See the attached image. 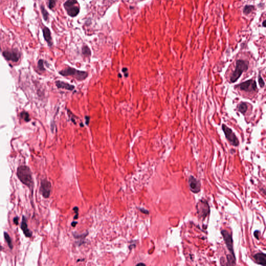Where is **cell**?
Here are the masks:
<instances>
[{
  "label": "cell",
  "mask_w": 266,
  "mask_h": 266,
  "mask_svg": "<svg viewBox=\"0 0 266 266\" xmlns=\"http://www.w3.org/2000/svg\"><path fill=\"white\" fill-rule=\"evenodd\" d=\"M60 75L63 77H71L78 81H82L88 77V73L86 71L79 70L74 68L68 67L59 72Z\"/></svg>",
  "instance_id": "cell-1"
},
{
  "label": "cell",
  "mask_w": 266,
  "mask_h": 266,
  "mask_svg": "<svg viewBox=\"0 0 266 266\" xmlns=\"http://www.w3.org/2000/svg\"><path fill=\"white\" fill-rule=\"evenodd\" d=\"M140 210H141V211L142 212V213H145V211H148L147 210H145V209H140ZM146 214V213H145Z\"/></svg>",
  "instance_id": "cell-32"
},
{
  "label": "cell",
  "mask_w": 266,
  "mask_h": 266,
  "mask_svg": "<svg viewBox=\"0 0 266 266\" xmlns=\"http://www.w3.org/2000/svg\"><path fill=\"white\" fill-rule=\"evenodd\" d=\"M128 68H123L122 69V72L124 73V75H125V77H128Z\"/></svg>",
  "instance_id": "cell-27"
},
{
  "label": "cell",
  "mask_w": 266,
  "mask_h": 266,
  "mask_svg": "<svg viewBox=\"0 0 266 266\" xmlns=\"http://www.w3.org/2000/svg\"><path fill=\"white\" fill-rule=\"evenodd\" d=\"M254 259L257 264L265 266L266 265V255L264 253H257L254 256Z\"/></svg>",
  "instance_id": "cell-13"
},
{
  "label": "cell",
  "mask_w": 266,
  "mask_h": 266,
  "mask_svg": "<svg viewBox=\"0 0 266 266\" xmlns=\"http://www.w3.org/2000/svg\"><path fill=\"white\" fill-rule=\"evenodd\" d=\"M38 67L41 70H45L44 68V65H43V60H40L38 62Z\"/></svg>",
  "instance_id": "cell-24"
},
{
  "label": "cell",
  "mask_w": 266,
  "mask_h": 266,
  "mask_svg": "<svg viewBox=\"0 0 266 266\" xmlns=\"http://www.w3.org/2000/svg\"><path fill=\"white\" fill-rule=\"evenodd\" d=\"M78 210H79V209H78V207H75V208L73 209V211H75V213L77 214V215H75V217L74 218V219H77V218H78Z\"/></svg>",
  "instance_id": "cell-26"
},
{
  "label": "cell",
  "mask_w": 266,
  "mask_h": 266,
  "mask_svg": "<svg viewBox=\"0 0 266 266\" xmlns=\"http://www.w3.org/2000/svg\"><path fill=\"white\" fill-rule=\"evenodd\" d=\"M21 229H22V231H24V234L27 237H30L32 235V232L30 230L28 229V226H27V224L26 218L24 216H23V217H22V225H21Z\"/></svg>",
  "instance_id": "cell-15"
},
{
  "label": "cell",
  "mask_w": 266,
  "mask_h": 266,
  "mask_svg": "<svg viewBox=\"0 0 266 266\" xmlns=\"http://www.w3.org/2000/svg\"><path fill=\"white\" fill-rule=\"evenodd\" d=\"M239 87L241 90L249 92L255 91L257 89L256 83L253 80H250L243 82L239 85Z\"/></svg>",
  "instance_id": "cell-8"
},
{
  "label": "cell",
  "mask_w": 266,
  "mask_h": 266,
  "mask_svg": "<svg viewBox=\"0 0 266 266\" xmlns=\"http://www.w3.org/2000/svg\"><path fill=\"white\" fill-rule=\"evenodd\" d=\"M259 234H260V231L256 230L254 232V235L257 239H259Z\"/></svg>",
  "instance_id": "cell-28"
},
{
  "label": "cell",
  "mask_w": 266,
  "mask_h": 266,
  "mask_svg": "<svg viewBox=\"0 0 266 266\" xmlns=\"http://www.w3.org/2000/svg\"><path fill=\"white\" fill-rule=\"evenodd\" d=\"M4 235L5 239L7 243V244H8V245H9V248L11 249H13V244H12L11 239V237H9V235L6 232H4Z\"/></svg>",
  "instance_id": "cell-20"
},
{
  "label": "cell",
  "mask_w": 266,
  "mask_h": 266,
  "mask_svg": "<svg viewBox=\"0 0 266 266\" xmlns=\"http://www.w3.org/2000/svg\"><path fill=\"white\" fill-rule=\"evenodd\" d=\"M56 2V0H49V8L51 9H52L55 7Z\"/></svg>",
  "instance_id": "cell-23"
},
{
  "label": "cell",
  "mask_w": 266,
  "mask_h": 266,
  "mask_svg": "<svg viewBox=\"0 0 266 266\" xmlns=\"http://www.w3.org/2000/svg\"><path fill=\"white\" fill-rule=\"evenodd\" d=\"M43 37L44 39L46 41L49 46H52L53 45V41L51 37V31L49 30V28L44 27L43 29Z\"/></svg>",
  "instance_id": "cell-14"
},
{
  "label": "cell",
  "mask_w": 266,
  "mask_h": 266,
  "mask_svg": "<svg viewBox=\"0 0 266 266\" xmlns=\"http://www.w3.org/2000/svg\"><path fill=\"white\" fill-rule=\"evenodd\" d=\"M82 52L83 55H84L85 57H90L91 55V51L90 49L87 45H84L83 46L82 49Z\"/></svg>",
  "instance_id": "cell-16"
},
{
  "label": "cell",
  "mask_w": 266,
  "mask_h": 266,
  "mask_svg": "<svg viewBox=\"0 0 266 266\" xmlns=\"http://www.w3.org/2000/svg\"><path fill=\"white\" fill-rule=\"evenodd\" d=\"M64 7L69 15L74 17L79 14L80 7L77 0H68L64 3Z\"/></svg>",
  "instance_id": "cell-4"
},
{
  "label": "cell",
  "mask_w": 266,
  "mask_h": 266,
  "mask_svg": "<svg viewBox=\"0 0 266 266\" xmlns=\"http://www.w3.org/2000/svg\"><path fill=\"white\" fill-rule=\"evenodd\" d=\"M3 247L1 246H0V251H1V250H2Z\"/></svg>",
  "instance_id": "cell-35"
},
{
  "label": "cell",
  "mask_w": 266,
  "mask_h": 266,
  "mask_svg": "<svg viewBox=\"0 0 266 266\" xmlns=\"http://www.w3.org/2000/svg\"><path fill=\"white\" fill-rule=\"evenodd\" d=\"M137 266H138V265H143V266H145V265L143 264V263H139V264H137Z\"/></svg>",
  "instance_id": "cell-33"
},
{
  "label": "cell",
  "mask_w": 266,
  "mask_h": 266,
  "mask_svg": "<svg viewBox=\"0 0 266 266\" xmlns=\"http://www.w3.org/2000/svg\"><path fill=\"white\" fill-rule=\"evenodd\" d=\"M227 265H234L235 264V256L232 255H228L227 256Z\"/></svg>",
  "instance_id": "cell-17"
},
{
  "label": "cell",
  "mask_w": 266,
  "mask_h": 266,
  "mask_svg": "<svg viewBox=\"0 0 266 266\" xmlns=\"http://www.w3.org/2000/svg\"><path fill=\"white\" fill-rule=\"evenodd\" d=\"M17 175L19 180L24 184L28 187H31L33 184L32 174L29 167L27 166H21L18 167Z\"/></svg>",
  "instance_id": "cell-2"
},
{
  "label": "cell",
  "mask_w": 266,
  "mask_h": 266,
  "mask_svg": "<svg viewBox=\"0 0 266 266\" xmlns=\"http://www.w3.org/2000/svg\"><path fill=\"white\" fill-rule=\"evenodd\" d=\"M3 55L7 60L17 62L19 59V54L15 51H5L3 53Z\"/></svg>",
  "instance_id": "cell-11"
},
{
  "label": "cell",
  "mask_w": 266,
  "mask_h": 266,
  "mask_svg": "<svg viewBox=\"0 0 266 266\" xmlns=\"http://www.w3.org/2000/svg\"><path fill=\"white\" fill-rule=\"evenodd\" d=\"M189 188L194 194H198L201 190V183L194 176H190L189 178Z\"/></svg>",
  "instance_id": "cell-9"
},
{
  "label": "cell",
  "mask_w": 266,
  "mask_h": 266,
  "mask_svg": "<svg viewBox=\"0 0 266 266\" xmlns=\"http://www.w3.org/2000/svg\"><path fill=\"white\" fill-rule=\"evenodd\" d=\"M198 215L200 218H205L209 215L210 209L209 204L206 201L201 200L196 206Z\"/></svg>",
  "instance_id": "cell-5"
},
{
  "label": "cell",
  "mask_w": 266,
  "mask_h": 266,
  "mask_svg": "<svg viewBox=\"0 0 266 266\" xmlns=\"http://www.w3.org/2000/svg\"><path fill=\"white\" fill-rule=\"evenodd\" d=\"M265 23H266V20H264V22H263V26L266 27V24H265Z\"/></svg>",
  "instance_id": "cell-34"
},
{
  "label": "cell",
  "mask_w": 266,
  "mask_h": 266,
  "mask_svg": "<svg viewBox=\"0 0 266 266\" xmlns=\"http://www.w3.org/2000/svg\"><path fill=\"white\" fill-rule=\"evenodd\" d=\"M20 117H22V118L24 119L26 122H29L30 119L29 117V115L28 113L26 112H22L20 114Z\"/></svg>",
  "instance_id": "cell-22"
},
{
  "label": "cell",
  "mask_w": 266,
  "mask_h": 266,
  "mask_svg": "<svg viewBox=\"0 0 266 266\" xmlns=\"http://www.w3.org/2000/svg\"><path fill=\"white\" fill-rule=\"evenodd\" d=\"M222 129L224 132L226 138L229 141V142L234 146H238L239 145V141L232 130L227 127L225 124H222Z\"/></svg>",
  "instance_id": "cell-6"
},
{
  "label": "cell",
  "mask_w": 266,
  "mask_h": 266,
  "mask_svg": "<svg viewBox=\"0 0 266 266\" xmlns=\"http://www.w3.org/2000/svg\"><path fill=\"white\" fill-rule=\"evenodd\" d=\"M55 83H56V85L58 88H62V89H65L66 90H70V91H72L75 90V86L73 85L67 83V82H65L62 81H57L55 82Z\"/></svg>",
  "instance_id": "cell-12"
},
{
  "label": "cell",
  "mask_w": 266,
  "mask_h": 266,
  "mask_svg": "<svg viewBox=\"0 0 266 266\" xmlns=\"http://www.w3.org/2000/svg\"><path fill=\"white\" fill-rule=\"evenodd\" d=\"M249 62L243 60H238L236 62L235 70L233 71L230 77V81L234 83L240 78L242 73L246 71L249 68Z\"/></svg>",
  "instance_id": "cell-3"
},
{
  "label": "cell",
  "mask_w": 266,
  "mask_h": 266,
  "mask_svg": "<svg viewBox=\"0 0 266 266\" xmlns=\"http://www.w3.org/2000/svg\"><path fill=\"white\" fill-rule=\"evenodd\" d=\"M238 108H239V111L240 112H241L243 114H244L246 112L247 110L248 107H247V106L246 105V103H240V105H239Z\"/></svg>",
  "instance_id": "cell-18"
},
{
  "label": "cell",
  "mask_w": 266,
  "mask_h": 266,
  "mask_svg": "<svg viewBox=\"0 0 266 266\" xmlns=\"http://www.w3.org/2000/svg\"><path fill=\"white\" fill-rule=\"evenodd\" d=\"M85 118V120H86L85 123H86V125H88V124L90 123V117H89V116H86Z\"/></svg>",
  "instance_id": "cell-29"
},
{
  "label": "cell",
  "mask_w": 266,
  "mask_h": 266,
  "mask_svg": "<svg viewBox=\"0 0 266 266\" xmlns=\"http://www.w3.org/2000/svg\"><path fill=\"white\" fill-rule=\"evenodd\" d=\"M254 9V6L253 5H246L244 7L243 9V13L245 15H247L251 13L252 11Z\"/></svg>",
  "instance_id": "cell-19"
},
{
  "label": "cell",
  "mask_w": 266,
  "mask_h": 266,
  "mask_svg": "<svg viewBox=\"0 0 266 266\" xmlns=\"http://www.w3.org/2000/svg\"><path fill=\"white\" fill-rule=\"evenodd\" d=\"M51 187L52 185L49 181L46 179H44L41 182L40 191L45 198H48L49 197L51 194Z\"/></svg>",
  "instance_id": "cell-10"
},
{
  "label": "cell",
  "mask_w": 266,
  "mask_h": 266,
  "mask_svg": "<svg viewBox=\"0 0 266 266\" xmlns=\"http://www.w3.org/2000/svg\"><path fill=\"white\" fill-rule=\"evenodd\" d=\"M18 219H19V218H18V217H16L14 218V222L16 225H18Z\"/></svg>",
  "instance_id": "cell-30"
},
{
  "label": "cell",
  "mask_w": 266,
  "mask_h": 266,
  "mask_svg": "<svg viewBox=\"0 0 266 266\" xmlns=\"http://www.w3.org/2000/svg\"><path fill=\"white\" fill-rule=\"evenodd\" d=\"M221 233L223 237V239L224 240V242L226 244L227 247L228 249V250L231 253V255L235 256L234 251H233V240L232 237V234L229 233L228 231L224 230L221 232Z\"/></svg>",
  "instance_id": "cell-7"
},
{
  "label": "cell",
  "mask_w": 266,
  "mask_h": 266,
  "mask_svg": "<svg viewBox=\"0 0 266 266\" xmlns=\"http://www.w3.org/2000/svg\"><path fill=\"white\" fill-rule=\"evenodd\" d=\"M258 83H259L260 86L262 87H263L265 85V82H264V80L260 76L258 78Z\"/></svg>",
  "instance_id": "cell-25"
},
{
  "label": "cell",
  "mask_w": 266,
  "mask_h": 266,
  "mask_svg": "<svg viewBox=\"0 0 266 266\" xmlns=\"http://www.w3.org/2000/svg\"><path fill=\"white\" fill-rule=\"evenodd\" d=\"M41 11H42V15H43V18H44V20L47 21L49 18V13L45 9V7L43 6H41Z\"/></svg>",
  "instance_id": "cell-21"
},
{
  "label": "cell",
  "mask_w": 266,
  "mask_h": 266,
  "mask_svg": "<svg viewBox=\"0 0 266 266\" xmlns=\"http://www.w3.org/2000/svg\"><path fill=\"white\" fill-rule=\"evenodd\" d=\"M77 222H73L72 223V226L75 227V225L76 224H77Z\"/></svg>",
  "instance_id": "cell-31"
}]
</instances>
